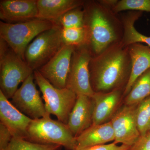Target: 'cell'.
Listing matches in <instances>:
<instances>
[{
    "label": "cell",
    "mask_w": 150,
    "mask_h": 150,
    "mask_svg": "<svg viewBox=\"0 0 150 150\" xmlns=\"http://www.w3.org/2000/svg\"><path fill=\"white\" fill-rule=\"evenodd\" d=\"M89 69L91 87L95 93L125 90L131 71L128 47L119 42L92 56Z\"/></svg>",
    "instance_id": "cell-1"
},
{
    "label": "cell",
    "mask_w": 150,
    "mask_h": 150,
    "mask_svg": "<svg viewBox=\"0 0 150 150\" xmlns=\"http://www.w3.org/2000/svg\"><path fill=\"white\" fill-rule=\"evenodd\" d=\"M84 28L86 45L92 56L102 53L123 39L124 29L121 16L99 1H85Z\"/></svg>",
    "instance_id": "cell-2"
},
{
    "label": "cell",
    "mask_w": 150,
    "mask_h": 150,
    "mask_svg": "<svg viewBox=\"0 0 150 150\" xmlns=\"http://www.w3.org/2000/svg\"><path fill=\"white\" fill-rule=\"evenodd\" d=\"M33 72L27 63L0 38V91L7 99L12 98L19 84Z\"/></svg>",
    "instance_id": "cell-3"
},
{
    "label": "cell",
    "mask_w": 150,
    "mask_h": 150,
    "mask_svg": "<svg viewBox=\"0 0 150 150\" xmlns=\"http://www.w3.org/2000/svg\"><path fill=\"white\" fill-rule=\"evenodd\" d=\"M25 139L42 144L59 145L66 150H76V138L67 124L49 117L33 120Z\"/></svg>",
    "instance_id": "cell-4"
},
{
    "label": "cell",
    "mask_w": 150,
    "mask_h": 150,
    "mask_svg": "<svg viewBox=\"0 0 150 150\" xmlns=\"http://www.w3.org/2000/svg\"><path fill=\"white\" fill-rule=\"evenodd\" d=\"M54 25L51 21L37 18L17 23L1 21L0 38L25 61V52L31 41L40 33L51 29Z\"/></svg>",
    "instance_id": "cell-5"
},
{
    "label": "cell",
    "mask_w": 150,
    "mask_h": 150,
    "mask_svg": "<svg viewBox=\"0 0 150 150\" xmlns=\"http://www.w3.org/2000/svg\"><path fill=\"white\" fill-rule=\"evenodd\" d=\"M33 75L35 82L43 94L46 111L67 125L70 113L76 103L77 95L67 88L55 87L38 70L34 71Z\"/></svg>",
    "instance_id": "cell-6"
},
{
    "label": "cell",
    "mask_w": 150,
    "mask_h": 150,
    "mask_svg": "<svg viewBox=\"0 0 150 150\" xmlns=\"http://www.w3.org/2000/svg\"><path fill=\"white\" fill-rule=\"evenodd\" d=\"M62 28L54 25L51 29L40 33L27 46L25 62L33 71L45 64L64 46L62 37Z\"/></svg>",
    "instance_id": "cell-7"
},
{
    "label": "cell",
    "mask_w": 150,
    "mask_h": 150,
    "mask_svg": "<svg viewBox=\"0 0 150 150\" xmlns=\"http://www.w3.org/2000/svg\"><path fill=\"white\" fill-rule=\"evenodd\" d=\"M92 55L87 45L74 47L66 83V88L77 96L92 97L95 92L90 82L89 64Z\"/></svg>",
    "instance_id": "cell-8"
},
{
    "label": "cell",
    "mask_w": 150,
    "mask_h": 150,
    "mask_svg": "<svg viewBox=\"0 0 150 150\" xmlns=\"http://www.w3.org/2000/svg\"><path fill=\"white\" fill-rule=\"evenodd\" d=\"M33 74L30 75L18 89L12 98V104L33 120L49 117L45 104L34 83Z\"/></svg>",
    "instance_id": "cell-9"
},
{
    "label": "cell",
    "mask_w": 150,
    "mask_h": 150,
    "mask_svg": "<svg viewBox=\"0 0 150 150\" xmlns=\"http://www.w3.org/2000/svg\"><path fill=\"white\" fill-rule=\"evenodd\" d=\"M137 105L123 103L110 121L115 135L113 142L115 144L130 146L141 136L136 118Z\"/></svg>",
    "instance_id": "cell-10"
},
{
    "label": "cell",
    "mask_w": 150,
    "mask_h": 150,
    "mask_svg": "<svg viewBox=\"0 0 150 150\" xmlns=\"http://www.w3.org/2000/svg\"><path fill=\"white\" fill-rule=\"evenodd\" d=\"M74 47L64 45L47 63L38 71L55 87L66 88L71 58Z\"/></svg>",
    "instance_id": "cell-11"
},
{
    "label": "cell",
    "mask_w": 150,
    "mask_h": 150,
    "mask_svg": "<svg viewBox=\"0 0 150 150\" xmlns=\"http://www.w3.org/2000/svg\"><path fill=\"white\" fill-rule=\"evenodd\" d=\"M124 90L117 89L108 92L95 93L93 125H99L111 121L123 104Z\"/></svg>",
    "instance_id": "cell-12"
},
{
    "label": "cell",
    "mask_w": 150,
    "mask_h": 150,
    "mask_svg": "<svg viewBox=\"0 0 150 150\" xmlns=\"http://www.w3.org/2000/svg\"><path fill=\"white\" fill-rule=\"evenodd\" d=\"M37 0H2L0 18L8 23H17L37 18Z\"/></svg>",
    "instance_id": "cell-13"
},
{
    "label": "cell",
    "mask_w": 150,
    "mask_h": 150,
    "mask_svg": "<svg viewBox=\"0 0 150 150\" xmlns=\"http://www.w3.org/2000/svg\"><path fill=\"white\" fill-rule=\"evenodd\" d=\"M0 120L13 137L25 139L32 119L19 111L0 91Z\"/></svg>",
    "instance_id": "cell-14"
},
{
    "label": "cell",
    "mask_w": 150,
    "mask_h": 150,
    "mask_svg": "<svg viewBox=\"0 0 150 150\" xmlns=\"http://www.w3.org/2000/svg\"><path fill=\"white\" fill-rule=\"evenodd\" d=\"M94 102L92 97L78 95L67 126L76 138L93 125Z\"/></svg>",
    "instance_id": "cell-15"
},
{
    "label": "cell",
    "mask_w": 150,
    "mask_h": 150,
    "mask_svg": "<svg viewBox=\"0 0 150 150\" xmlns=\"http://www.w3.org/2000/svg\"><path fill=\"white\" fill-rule=\"evenodd\" d=\"M82 0H37V19L56 24L59 19L71 10L83 6Z\"/></svg>",
    "instance_id": "cell-16"
},
{
    "label": "cell",
    "mask_w": 150,
    "mask_h": 150,
    "mask_svg": "<svg viewBox=\"0 0 150 150\" xmlns=\"http://www.w3.org/2000/svg\"><path fill=\"white\" fill-rule=\"evenodd\" d=\"M131 62L130 79L124 90L126 96L137 78L150 69V47L141 43H135L128 46Z\"/></svg>",
    "instance_id": "cell-17"
},
{
    "label": "cell",
    "mask_w": 150,
    "mask_h": 150,
    "mask_svg": "<svg viewBox=\"0 0 150 150\" xmlns=\"http://www.w3.org/2000/svg\"><path fill=\"white\" fill-rule=\"evenodd\" d=\"M77 149L106 144L114 142L115 135L111 122L99 125H92L76 138Z\"/></svg>",
    "instance_id": "cell-18"
},
{
    "label": "cell",
    "mask_w": 150,
    "mask_h": 150,
    "mask_svg": "<svg viewBox=\"0 0 150 150\" xmlns=\"http://www.w3.org/2000/svg\"><path fill=\"white\" fill-rule=\"evenodd\" d=\"M143 16V12L129 11L121 16L123 23L124 33L121 41L122 45L128 47L135 43H144L150 47V37L140 33L135 28L134 25Z\"/></svg>",
    "instance_id": "cell-19"
},
{
    "label": "cell",
    "mask_w": 150,
    "mask_h": 150,
    "mask_svg": "<svg viewBox=\"0 0 150 150\" xmlns=\"http://www.w3.org/2000/svg\"><path fill=\"white\" fill-rule=\"evenodd\" d=\"M150 96V69L137 78L128 94L124 97L123 104H138Z\"/></svg>",
    "instance_id": "cell-20"
},
{
    "label": "cell",
    "mask_w": 150,
    "mask_h": 150,
    "mask_svg": "<svg viewBox=\"0 0 150 150\" xmlns=\"http://www.w3.org/2000/svg\"><path fill=\"white\" fill-rule=\"evenodd\" d=\"M136 118L140 136L150 131V96L137 105Z\"/></svg>",
    "instance_id": "cell-21"
},
{
    "label": "cell",
    "mask_w": 150,
    "mask_h": 150,
    "mask_svg": "<svg viewBox=\"0 0 150 150\" xmlns=\"http://www.w3.org/2000/svg\"><path fill=\"white\" fill-rule=\"evenodd\" d=\"M84 19V12L82 6L67 12L59 19L56 24L63 28L83 27Z\"/></svg>",
    "instance_id": "cell-22"
},
{
    "label": "cell",
    "mask_w": 150,
    "mask_h": 150,
    "mask_svg": "<svg viewBox=\"0 0 150 150\" xmlns=\"http://www.w3.org/2000/svg\"><path fill=\"white\" fill-rule=\"evenodd\" d=\"M62 146L56 144H42L13 137L8 146L4 150H60Z\"/></svg>",
    "instance_id": "cell-23"
},
{
    "label": "cell",
    "mask_w": 150,
    "mask_h": 150,
    "mask_svg": "<svg viewBox=\"0 0 150 150\" xmlns=\"http://www.w3.org/2000/svg\"><path fill=\"white\" fill-rule=\"evenodd\" d=\"M62 37L64 45L67 46L76 47L86 44V33L84 27L62 28Z\"/></svg>",
    "instance_id": "cell-24"
},
{
    "label": "cell",
    "mask_w": 150,
    "mask_h": 150,
    "mask_svg": "<svg viewBox=\"0 0 150 150\" xmlns=\"http://www.w3.org/2000/svg\"><path fill=\"white\" fill-rule=\"evenodd\" d=\"M112 10L118 14L125 11L150 12V0H117Z\"/></svg>",
    "instance_id": "cell-25"
},
{
    "label": "cell",
    "mask_w": 150,
    "mask_h": 150,
    "mask_svg": "<svg viewBox=\"0 0 150 150\" xmlns=\"http://www.w3.org/2000/svg\"><path fill=\"white\" fill-rule=\"evenodd\" d=\"M127 150H150V131L140 136Z\"/></svg>",
    "instance_id": "cell-26"
},
{
    "label": "cell",
    "mask_w": 150,
    "mask_h": 150,
    "mask_svg": "<svg viewBox=\"0 0 150 150\" xmlns=\"http://www.w3.org/2000/svg\"><path fill=\"white\" fill-rule=\"evenodd\" d=\"M10 131L0 122V150L5 149L13 138Z\"/></svg>",
    "instance_id": "cell-27"
},
{
    "label": "cell",
    "mask_w": 150,
    "mask_h": 150,
    "mask_svg": "<svg viewBox=\"0 0 150 150\" xmlns=\"http://www.w3.org/2000/svg\"><path fill=\"white\" fill-rule=\"evenodd\" d=\"M129 147L130 146L123 144L118 146L113 142L107 144L91 146L76 150H127Z\"/></svg>",
    "instance_id": "cell-28"
}]
</instances>
